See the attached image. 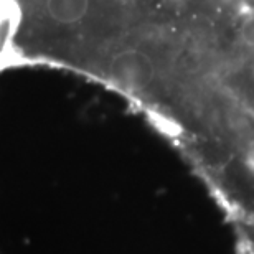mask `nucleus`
<instances>
[{
  "label": "nucleus",
  "mask_w": 254,
  "mask_h": 254,
  "mask_svg": "<svg viewBox=\"0 0 254 254\" xmlns=\"http://www.w3.org/2000/svg\"><path fill=\"white\" fill-rule=\"evenodd\" d=\"M108 71L111 79L121 88L144 91L154 81L157 68L150 55L135 48H127L111 58Z\"/></svg>",
  "instance_id": "obj_1"
},
{
  "label": "nucleus",
  "mask_w": 254,
  "mask_h": 254,
  "mask_svg": "<svg viewBox=\"0 0 254 254\" xmlns=\"http://www.w3.org/2000/svg\"><path fill=\"white\" fill-rule=\"evenodd\" d=\"M91 0H45L47 15L58 25H76L89 12Z\"/></svg>",
  "instance_id": "obj_2"
},
{
  "label": "nucleus",
  "mask_w": 254,
  "mask_h": 254,
  "mask_svg": "<svg viewBox=\"0 0 254 254\" xmlns=\"http://www.w3.org/2000/svg\"><path fill=\"white\" fill-rule=\"evenodd\" d=\"M240 38L246 47L254 48V15L243 22L240 28Z\"/></svg>",
  "instance_id": "obj_3"
}]
</instances>
